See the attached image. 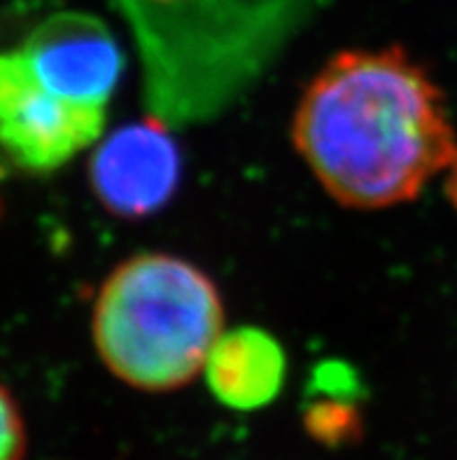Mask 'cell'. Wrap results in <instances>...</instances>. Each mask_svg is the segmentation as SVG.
<instances>
[{"label": "cell", "mask_w": 457, "mask_h": 460, "mask_svg": "<svg viewBox=\"0 0 457 460\" xmlns=\"http://www.w3.org/2000/svg\"><path fill=\"white\" fill-rule=\"evenodd\" d=\"M26 428L10 393L0 385V460H23Z\"/></svg>", "instance_id": "cell-8"}, {"label": "cell", "mask_w": 457, "mask_h": 460, "mask_svg": "<svg viewBox=\"0 0 457 460\" xmlns=\"http://www.w3.org/2000/svg\"><path fill=\"white\" fill-rule=\"evenodd\" d=\"M19 49L45 87L82 105L108 108L124 70V54L101 19L58 12L31 31Z\"/></svg>", "instance_id": "cell-5"}, {"label": "cell", "mask_w": 457, "mask_h": 460, "mask_svg": "<svg viewBox=\"0 0 457 460\" xmlns=\"http://www.w3.org/2000/svg\"><path fill=\"white\" fill-rule=\"evenodd\" d=\"M446 192H448V199H451L453 208L457 210V157H455V162H453L451 169H448Z\"/></svg>", "instance_id": "cell-9"}, {"label": "cell", "mask_w": 457, "mask_h": 460, "mask_svg": "<svg viewBox=\"0 0 457 460\" xmlns=\"http://www.w3.org/2000/svg\"><path fill=\"white\" fill-rule=\"evenodd\" d=\"M108 108L82 105L45 87L17 47L0 52V147L35 173L61 169L103 138Z\"/></svg>", "instance_id": "cell-4"}, {"label": "cell", "mask_w": 457, "mask_h": 460, "mask_svg": "<svg viewBox=\"0 0 457 460\" xmlns=\"http://www.w3.org/2000/svg\"><path fill=\"white\" fill-rule=\"evenodd\" d=\"M222 332L224 309L213 280L166 252L117 264L93 302L96 353L112 376L138 391L191 384Z\"/></svg>", "instance_id": "cell-3"}, {"label": "cell", "mask_w": 457, "mask_h": 460, "mask_svg": "<svg viewBox=\"0 0 457 460\" xmlns=\"http://www.w3.org/2000/svg\"><path fill=\"white\" fill-rule=\"evenodd\" d=\"M143 66L150 117L168 128L220 115L290 40L312 0H117Z\"/></svg>", "instance_id": "cell-2"}, {"label": "cell", "mask_w": 457, "mask_h": 460, "mask_svg": "<svg viewBox=\"0 0 457 460\" xmlns=\"http://www.w3.org/2000/svg\"><path fill=\"white\" fill-rule=\"evenodd\" d=\"M180 155L171 128L150 117L101 140L92 157V187L112 216L140 220L173 197Z\"/></svg>", "instance_id": "cell-6"}, {"label": "cell", "mask_w": 457, "mask_h": 460, "mask_svg": "<svg viewBox=\"0 0 457 460\" xmlns=\"http://www.w3.org/2000/svg\"><path fill=\"white\" fill-rule=\"evenodd\" d=\"M203 374L217 402L236 411H255L278 397L287 358L273 334L259 327H238L222 332Z\"/></svg>", "instance_id": "cell-7"}, {"label": "cell", "mask_w": 457, "mask_h": 460, "mask_svg": "<svg viewBox=\"0 0 457 460\" xmlns=\"http://www.w3.org/2000/svg\"><path fill=\"white\" fill-rule=\"evenodd\" d=\"M292 138L324 192L357 210L413 201L457 157L444 93L397 47L331 57L299 99Z\"/></svg>", "instance_id": "cell-1"}]
</instances>
